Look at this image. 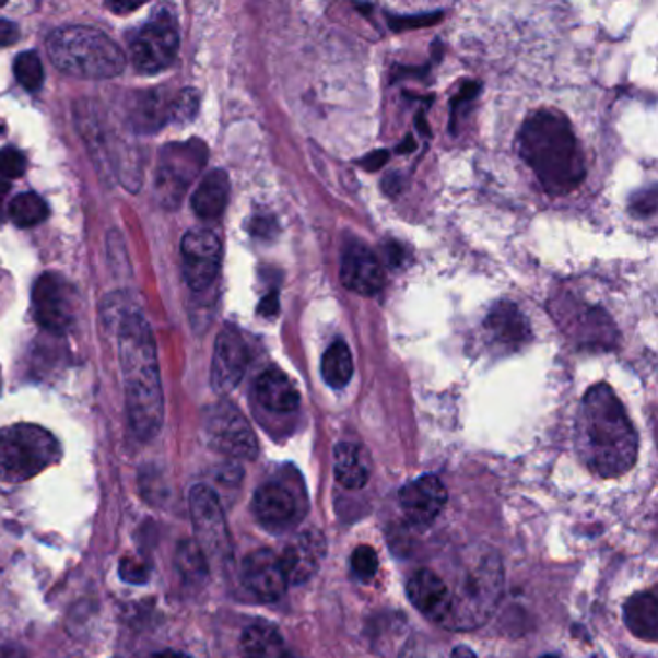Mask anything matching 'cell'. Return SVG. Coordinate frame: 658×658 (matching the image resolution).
Segmentation results:
<instances>
[{
	"instance_id": "cell-1",
	"label": "cell",
	"mask_w": 658,
	"mask_h": 658,
	"mask_svg": "<svg viewBox=\"0 0 658 658\" xmlns=\"http://www.w3.org/2000/svg\"><path fill=\"white\" fill-rule=\"evenodd\" d=\"M115 325L128 423L140 440H151L161 433L165 421L155 338L148 319L138 309L128 307Z\"/></svg>"
},
{
	"instance_id": "cell-2",
	"label": "cell",
	"mask_w": 658,
	"mask_h": 658,
	"mask_svg": "<svg viewBox=\"0 0 658 658\" xmlns=\"http://www.w3.org/2000/svg\"><path fill=\"white\" fill-rule=\"evenodd\" d=\"M576 446L585 466L601 478H618L634 468L637 435L609 385L587 390L577 413Z\"/></svg>"
},
{
	"instance_id": "cell-3",
	"label": "cell",
	"mask_w": 658,
	"mask_h": 658,
	"mask_svg": "<svg viewBox=\"0 0 658 658\" xmlns=\"http://www.w3.org/2000/svg\"><path fill=\"white\" fill-rule=\"evenodd\" d=\"M519 155L531 166L544 190L564 196L584 181V156L568 118L556 110H537L518 136Z\"/></svg>"
},
{
	"instance_id": "cell-4",
	"label": "cell",
	"mask_w": 658,
	"mask_h": 658,
	"mask_svg": "<svg viewBox=\"0 0 658 658\" xmlns=\"http://www.w3.org/2000/svg\"><path fill=\"white\" fill-rule=\"evenodd\" d=\"M55 68L83 80H110L122 72L126 57L107 34L91 25H64L47 39Z\"/></svg>"
},
{
	"instance_id": "cell-5",
	"label": "cell",
	"mask_w": 658,
	"mask_h": 658,
	"mask_svg": "<svg viewBox=\"0 0 658 658\" xmlns=\"http://www.w3.org/2000/svg\"><path fill=\"white\" fill-rule=\"evenodd\" d=\"M503 564L489 547L473 552V559L463 564L450 591V612L443 624L454 630H471L491 616L503 592Z\"/></svg>"
},
{
	"instance_id": "cell-6",
	"label": "cell",
	"mask_w": 658,
	"mask_h": 658,
	"mask_svg": "<svg viewBox=\"0 0 658 658\" xmlns=\"http://www.w3.org/2000/svg\"><path fill=\"white\" fill-rule=\"evenodd\" d=\"M62 458L57 436L32 423L0 428V481L24 483Z\"/></svg>"
},
{
	"instance_id": "cell-7",
	"label": "cell",
	"mask_w": 658,
	"mask_h": 658,
	"mask_svg": "<svg viewBox=\"0 0 658 658\" xmlns=\"http://www.w3.org/2000/svg\"><path fill=\"white\" fill-rule=\"evenodd\" d=\"M180 49V34L173 12L158 10L130 39V58L138 72L156 74L173 64Z\"/></svg>"
},
{
	"instance_id": "cell-8",
	"label": "cell",
	"mask_w": 658,
	"mask_h": 658,
	"mask_svg": "<svg viewBox=\"0 0 658 658\" xmlns=\"http://www.w3.org/2000/svg\"><path fill=\"white\" fill-rule=\"evenodd\" d=\"M207 149L201 141L191 140L186 143L166 145L161 153V163L156 168L155 193L161 205H180L186 191L190 190L191 181L205 166Z\"/></svg>"
},
{
	"instance_id": "cell-9",
	"label": "cell",
	"mask_w": 658,
	"mask_h": 658,
	"mask_svg": "<svg viewBox=\"0 0 658 658\" xmlns=\"http://www.w3.org/2000/svg\"><path fill=\"white\" fill-rule=\"evenodd\" d=\"M203 436L214 453L234 460H254L259 453L256 433L236 406L219 402L207 408L203 415Z\"/></svg>"
},
{
	"instance_id": "cell-10",
	"label": "cell",
	"mask_w": 658,
	"mask_h": 658,
	"mask_svg": "<svg viewBox=\"0 0 658 658\" xmlns=\"http://www.w3.org/2000/svg\"><path fill=\"white\" fill-rule=\"evenodd\" d=\"M34 317L52 334H64L74 327L80 297L74 286L58 272H45L34 284Z\"/></svg>"
},
{
	"instance_id": "cell-11",
	"label": "cell",
	"mask_w": 658,
	"mask_h": 658,
	"mask_svg": "<svg viewBox=\"0 0 658 658\" xmlns=\"http://www.w3.org/2000/svg\"><path fill=\"white\" fill-rule=\"evenodd\" d=\"M191 521L198 547L213 560L231 559L232 544L223 506L211 486L196 485L190 493Z\"/></svg>"
},
{
	"instance_id": "cell-12",
	"label": "cell",
	"mask_w": 658,
	"mask_h": 658,
	"mask_svg": "<svg viewBox=\"0 0 658 658\" xmlns=\"http://www.w3.org/2000/svg\"><path fill=\"white\" fill-rule=\"evenodd\" d=\"M223 247L211 231H190L181 239V271L193 292H203L221 271Z\"/></svg>"
},
{
	"instance_id": "cell-13",
	"label": "cell",
	"mask_w": 658,
	"mask_h": 658,
	"mask_svg": "<svg viewBox=\"0 0 658 658\" xmlns=\"http://www.w3.org/2000/svg\"><path fill=\"white\" fill-rule=\"evenodd\" d=\"M251 354L242 332L234 327H224L214 342L211 385L219 395H228L238 387L246 375Z\"/></svg>"
},
{
	"instance_id": "cell-14",
	"label": "cell",
	"mask_w": 658,
	"mask_h": 658,
	"mask_svg": "<svg viewBox=\"0 0 658 658\" xmlns=\"http://www.w3.org/2000/svg\"><path fill=\"white\" fill-rule=\"evenodd\" d=\"M254 512L259 524L272 533H282L296 526L304 508L299 503V494L280 481L265 483L257 489L254 496Z\"/></svg>"
},
{
	"instance_id": "cell-15",
	"label": "cell",
	"mask_w": 658,
	"mask_h": 658,
	"mask_svg": "<svg viewBox=\"0 0 658 658\" xmlns=\"http://www.w3.org/2000/svg\"><path fill=\"white\" fill-rule=\"evenodd\" d=\"M242 581L247 591L256 595L261 602L279 601L289 587L279 556L267 549L251 552L244 560Z\"/></svg>"
},
{
	"instance_id": "cell-16",
	"label": "cell",
	"mask_w": 658,
	"mask_h": 658,
	"mask_svg": "<svg viewBox=\"0 0 658 658\" xmlns=\"http://www.w3.org/2000/svg\"><path fill=\"white\" fill-rule=\"evenodd\" d=\"M340 279L348 290L360 296H375L385 286V271L369 247L354 242L344 249Z\"/></svg>"
},
{
	"instance_id": "cell-17",
	"label": "cell",
	"mask_w": 658,
	"mask_h": 658,
	"mask_svg": "<svg viewBox=\"0 0 658 658\" xmlns=\"http://www.w3.org/2000/svg\"><path fill=\"white\" fill-rule=\"evenodd\" d=\"M448 501L446 486L435 475L410 481L400 491V506L403 516L412 521L413 526H428L435 521L436 516L445 508Z\"/></svg>"
},
{
	"instance_id": "cell-18",
	"label": "cell",
	"mask_w": 658,
	"mask_h": 658,
	"mask_svg": "<svg viewBox=\"0 0 658 658\" xmlns=\"http://www.w3.org/2000/svg\"><path fill=\"white\" fill-rule=\"evenodd\" d=\"M325 549H327V544H325L321 531H305L302 536L296 537V541H292L279 556L289 585H302L309 581L321 566Z\"/></svg>"
},
{
	"instance_id": "cell-19",
	"label": "cell",
	"mask_w": 658,
	"mask_h": 658,
	"mask_svg": "<svg viewBox=\"0 0 658 658\" xmlns=\"http://www.w3.org/2000/svg\"><path fill=\"white\" fill-rule=\"evenodd\" d=\"M408 597L413 607L433 622H445L450 612V589L445 579L431 569H420L408 581Z\"/></svg>"
},
{
	"instance_id": "cell-20",
	"label": "cell",
	"mask_w": 658,
	"mask_h": 658,
	"mask_svg": "<svg viewBox=\"0 0 658 658\" xmlns=\"http://www.w3.org/2000/svg\"><path fill=\"white\" fill-rule=\"evenodd\" d=\"M257 402L272 413H292L299 408L296 385L280 369H267L256 380Z\"/></svg>"
},
{
	"instance_id": "cell-21",
	"label": "cell",
	"mask_w": 658,
	"mask_h": 658,
	"mask_svg": "<svg viewBox=\"0 0 658 658\" xmlns=\"http://www.w3.org/2000/svg\"><path fill=\"white\" fill-rule=\"evenodd\" d=\"M485 327L494 342L503 344L504 348L521 346L531 338L526 317L510 302L494 305L486 317Z\"/></svg>"
},
{
	"instance_id": "cell-22",
	"label": "cell",
	"mask_w": 658,
	"mask_h": 658,
	"mask_svg": "<svg viewBox=\"0 0 658 658\" xmlns=\"http://www.w3.org/2000/svg\"><path fill=\"white\" fill-rule=\"evenodd\" d=\"M231 196L228 174L214 168L207 173L191 196V209L203 221H214L224 213Z\"/></svg>"
},
{
	"instance_id": "cell-23",
	"label": "cell",
	"mask_w": 658,
	"mask_h": 658,
	"mask_svg": "<svg viewBox=\"0 0 658 658\" xmlns=\"http://www.w3.org/2000/svg\"><path fill=\"white\" fill-rule=\"evenodd\" d=\"M171 105H173V97H168L163 91L141 93L130 115L132 116L130 122L136 128V132L153 133L166 124H171Z\"/></svg>"
},
{
	"instance_id": "cell-24",
	"label": "cell",
	"mask_w": 658,
	"mask_h": 658,
	"mask_svg": "<svg viewBox=\"0 0 658 658\" xmlns=\"http://www.w3.org/2000/svg\"><path fill=\"white\" fill-rule=\"evenodd\" d=\"M371 466L367 453L352 443H340L334 448V478L346 489H362L369 481Z\"/></svg>"
},
{
	"instance_id": "cell-25",
	"label": "cell",
	"mask_w": 658,
	"mask_h": 658,
	"mask_svg": "<svg viewBox=\"0 0 658 658\" xmlns=\"http://www.w3.org/2000/svg\"><path fill=\"white\" fill-rule=\"evenodd\" d=\"M244 658H286V645L274 625L257 622L246 627L239 639Z\"/></svg>"
},
{
	"instance_id": "cell-26",
	"label": "cell",
	"mask_w": 658,
	"mask_h": 658,
	"mask_svg": "<svg viewBox=\"0 0 658 658\" xmlns=\"http://www.w3.org/2000/svg\"><path fill=\"white\" fill-rule=\"evenodd\" d=\"M624 620L630 632L645 639V642H657L658 639V602L653 592H639L632 597L625 604Z\"/></svg>"
},
{
	"instance_id": "cell-27",
	"label": "cell",
	"mask_w": 658,
	"mask_h": 658,
	"mask_svg": "<svg viewBox=\"0 0 658 658\" xmlns=\"http://www.w3.org/2000/svg\"><path fill=\"white\" fill-rule=\"evenodd\" d=\"M321 375L325 383L332 388H344L354 375V360L346 342L337 340L330 344L321 360Z\"/></svg>"
},
{
	"instance_id": "cell-28",
	"label": "cell",
	"mask_w": 658,
	"mask_h": 658,
	"mask_svg": "<svg viewBox=\"0 0 658 658\" xmlns=\"http://www.w3.org/2000/svg\"><path fill=\"white\" fill-rule=\"evenodd\" d=\"M9 213L16 226L32 228L49 216V207L34 191H25L10 203Z\"/></svg>"
},
{
	"instance_id": "cell-29",
	"label": "cell",
	"mask_w": 658,
	"mask_h": 658,
	"mask_svg": "<svg viewBox=\"0 0 658 658\" xmlns=\"http://www.w3.org/2000/svg\"><path fill=\"white\" fill-rule=\"evenodd\" d=\"M14 75L24 90H42L43 82H45V70H43L42 58L37 57V52H32V50L22 52L14 62Z\"/></svg>"
},
{
	"instance_id": "cell-30",
	"label": "cell",
	"mask_w": 658,
	"mask_h": 658,
	"mask_svg": "<svg viewBox=\"0 0 658 658\" xmlns=\"http://www.w3.org/2000/svg\"><path fill=\"white\" fill-rule=\"evenodd\" d=\"M178 568L190 581H201L207 576V559L198 543H181L178 551Z\"/></svg>"
},
{
	"instance_id": "cell-31",
	"label": "cell",
	"mask_w": 658,
	"mask_h": 658,
	"mask_svg": "<svg viewBox=\"0 0 658 658\" xmlns=\"http://www.w3.org/2000/svg\"><path fill=\"white\" fill-rule=\"evenodd\" d=\"M199 93L196 90H181L173 97L171 124H188L198 116Z\"/></svg>"
},
{
	"instance_id": "cell-32",
	"label": "cell",
	"mask_w": 658,
	"mask_h": 658,
	"mask_svg": "<svg viewBox=\"0 0 658 658\" xmlns=\"http://www.w3.org/2000/svg\"><path fill=\"white\" fill-rule=\"evenodd\" d=\"M352 569L360 579H371L379 572V556L371 547H357L352 554Z\"/></svg>"
},
{
	"instance_id": "cell-33",
	"label": "cell",
	"mask_w": 658,
	"mask_h": 658,
	"mask_svg": "<svg viewBox=\"0 0 658 658\" xmlns=\"http://www.w3.org/2000/svg\"><path fill=\"white\" fill-rule=\"evenodd\" d=\"M25 166H27V161H25L22 151H17L14 148H7L0 151V174L4 178H17V176H22L25 173Z\"/></svg>"
},
{
	"instance_id": "cell-34",
	"label": "cell",
	"mask_w": 658,
	"mask_h": 658,
	"mask_svg": "<svg viewBox=\"0 0 658 658\" xmlns=\"http://www.w3.org/2000/svg\"><path fill=\"white\" fill-rule=\"evenodd\" d=\"M120 576H122L124 581H130V584H145L149 569L140 560L124 559L122 564H120Z\"/></svg>"
},
{
	"instance_id": "cell-35",
	"label": "cell",
	"mask_w": 658,
	"mask_h": 658,
	"mask_svg": "<svg viewBox=\"0 0 658 658\" xmlns=\"http://www.w3.org/2000/svg\"><path fill=\"white\" fill-rule=\"evenodd\" d=\"M20 39V30L9 20H0V47H10Z\"/></svg>"
},
{
	"instance_id": "cell-36",
	"label": "cell",
	"mask_w": 658,
	"mask_h": 658,
	"mask_svg": "<svg viewBox=\"0 0 658 658\" xmlns=\"http://www.w3.org/2000/svg\"><path fill=\"white\" fill-rule=\"evenodd\" d=\"M279 292H269V294L261 299V304H259V313H261L263 317H274V315L279 313Z\"/></svg>"
},
{
	"instance_id": "cell-37",
	"label": "cell",
	"mask_w": 658,
	"mask_h": 658,
	"mask_svg": "<svg viewBox=\"0 0 658 658\" xmlns=\"http://www.w3.org/2000/svg\"><path fill=\"white\" fill-rule=\"evenodd\" d=\"M431 14H421L420 20L418 17H402V20H398V22H390L392 27H398V30H403V27H415V25H427L436 22L440 14H435L433 17H428Z\"/></svg>"
},
{
	"instance_id": "cell-38",
	"label": "cell",
	"mask_w": 658,
	"mask_h": 658,
	"mask_svg": "<svg viewBox=\"0 0 658 658\" xmlns=\"http://www.w3.org/2000/svg\"><path fill=\"white\" fill-rule=\"evenodd\" d=\"M251 232L256 236H261V238L272 236L274 234V221L272 219H265V216H256L254 223H251Z\"/></svg>"
},
{
	"instance_id": "cell-39",
	"label": "cell",
	"mask_w": 658,
	"mask_h": 658,
	"mask_svg": "<svg viewBox=\"0 0 658 658\" xmlns=\"http://www.w3.org/2000/svg\"><path fill=\"white\" fill-rule=\"evenodd\" d=\"M388 163V151H375L367 158H363L362 165L369 171H379L380 166Z\"/></svg>"
},
{
	"instance_id": "cell-40",
	"label": "cell",
	"mask_w": 658,
	"mask_h": 658,
	"mask_svg": "<svg viewBox=\"0 0 658 658\" xmlns=\"http://www.w3.org/2000/svg\"><path fill=\"white\" fill-rule=\"evenodd\" d=\"M655 205H657V196H655V191L650 193L649 199H642V201L634 199V211H637V213H653V211H655Z\"/></svg>"
},
{
	"instance_id": "cell-41",
	"label": "cell",
	"mask_w": 658,
	"mask_h": 658,
	"mask_svg": "<svg viewBox=\"0 0 658 658\" xmlns=\"http://www.w3.org/2000/svg\"><path fill=\"white\" fill-rule=\"evenodd\" d=\"M107 7L113 10V12H116V14H124V12H132V10L140 9L138 2H133V4H126V2L118 4V2H113V4H107Z\"/></svg>"
},
{
	"instance_id": "cell-42",
	"label": "cell",
	"mask_w": 658,
	"mask_h": 658,
	"mask_svg": "<svg viewBox=\"0 0 658 658\" xmlns=\"http://www.w3.org/2000/svg\"><path fill=\"white\" fill-rule=\"evenodd\" d=\"M151 658H190L188 655H184V653H178V650H161V653H156Z\"/></svg>"
},
{
	"instance_id": "cell-43",
	"label": "cell",
	"mask_w": 658,
	"mask_h": 658,
	"mask_svg": "<svg viewBox=\"0 0 658 658\" xmlns=\"http://www.w3.org/2000/svg\"><path fill=\"white\" fill-rule=\"evenodd\" d=\"M453 658H475V653L468 647H456L453 650Z\"/></svg>"
},
{
	"instance_id": "cell-44",
	"label": "cell",
	"mask_w": 658,
	"mask_h": 658,
	"mask_svg": "<svg viewBox=\"0 0 658 658\" xmlns=\"http://www.w3.org/2000/svg\"><path fill=\"white\" fill-rule=\"evenodd\" d=\"M10 190V184L7 180H2V178H0V201H2V198H4V196H7V193H9Z\"/></svg>"
},
{
	"instance_id": "cell-45",
	"label": "cell",
	"mask_w": 658,
	"mask_h": 658,
	"mask_svg": "<svg viewBox=\"0 0 658 658\" xmlns=\"http://www.w3.org/2000/svg\"><path fill=\"white\" fill-rule=\"evenodd\" d=\"M541 658H559V657H554V655H544V657Z\"/></svg>"
}]
</instances>
